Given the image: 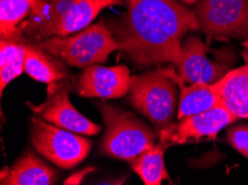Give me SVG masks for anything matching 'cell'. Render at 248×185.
<instances>
[{
    "instance_id": "obj_1",
    "label": "cell",
    "mask_w": 248,
    "mask_h": 185,
    "mask_svg": "<svg viewBox=\"0 0 248 185\" xmlns=\"http://www.w3.org/2000/svg\"><path fill=\"white\" fill-rule=\"evenodd\" d=\"M124 1L125 14L107 24L120 50L140 67L177 65L183 38L199 29L193 11L179 0Z\"/></svg>"
},
{
    "instance_id": "obj_2",
    "label": "cell",
    "mask_w": 248,
    "mask_h": 185,
    "mask_svg": "<svg viewBox=\"0 0 248 185\" xmlns=\"http://www.w3.org/2000/svg\"><path fill=\"white\" fill-rule=\"evenodd\" d=\"M124 0H36L21 28L26 43H38L51 37H67L87 28L108 7Z\"/></svg>"
},
{
    "instance_id": "obj_3",
    "label": "cell",
    "mask_w": 248,
    "mask_h": 185,
    "mask_svg": "<svg viewBox=\"0 0 248 185\" xmlns=\"http://www.w3.org/2000/svg\"><path fill=\"white\" fill-rule=\"evenodd\" d=\"M36 44L68 66L84 69L106 62L111 52L120 50V44L104 20L73 36L51 37Z\"/></svg>"
},
{
    "instance_id": "obj_4",
    "label": "cell",
    "mask_w": 248,
    "mask_h": 185,
    "mask_svg": "<svg viewBox=\"0 0 248 185\" xmlns=\"http://www.w3.org/2000/svg\"><path fill=\"white\" fill-rule=\"evenodd\" d=\"M106 124V133L100 144L103 154L131 163L155 146V133L133 113L107 103H97Z\"/></svg>"
},
{
    "instance_id": "obj_5",
    "label": "cell",
    "mask_w": 248,
    "mask_h": 185,
    "mask_svg": "<svg viewBox=\"0 0 248 185\" xmlns=\"http://www.w3.org/2000/svg\"><path fill=\"white\" fill-rule=\"evenodd\" d=\"M172 69H154L131 75L129 100L133 107L150 122L168 128L177 105V88Z\"/></svg>"
},
{
    "instance_id": "obj_6",
    "label": "cell",
    "mask_w": 248,
    "mask_h": 185,
    "mask_svg": "<svg viewBox=\"0 0 248 185\" xmlns=\"http://www.w3.org/2000/svg\"><path fill=\"white\" fill-rule=\"evenodd\" d=\"M31 124L33 146L51 163L62 169H70L87 157L92 149L90 140L51 126L40 118H32Z\"/></svg>"
},
{
    "instance_id": "obj_7",
    "label": "cell",
    "mask_w": 248,
    "mask_h": 185,
    "mask_svg": "<svg viewBox=\"0 0 248 185\" xmlns=\"http://www.w3.org/2000/svg\"><path fill=\"white\" fill-rule=\"evenodd\" d=\"M193 13L209 40L248 36V0H198Z\"/></svg>"
},
{
    "instance_id": "obj_8",
    "label": "cell",
    "mask_w": 248,
    "mask_h": 185,
    "mask_svg": "<svg viewBox=\"0 0 248 185\" xmlns=\"http://www.w3.org/2000/svg\"><path fill=\"white\" fill-rule=\"evenodd\" d=\"M69 90L70 84L63 80L48 85L47 99L39 105L28 102L29 108L40 119L60 129L82 135L98 134L101 130L98 124L85 118L70 103Z\"/></svg>"
},
{
    "instance_id": "obj_9",
    "label": "cell",
    "mask_w": 248,
    "mask_h": 185,
    "mask_svg": "<svg viewBox=\"0 0 248 185\" xmlns=\"http://www.w3.org/2000/svg\"><path fill=\"white\" fill-rule=\"evenodd\" d=\"M209 47L196 36L187 37L182 46V54L177 62L176 78L183 84L215 85L231 69L227 66L209 60Z\"/></svg>"
},
{
    "instance_id": "obj_10",
    "label": "cell",
    "mask_w": 248,
    "mask_h": 185,
    "mask_svg": "<svg viewBox=\"0 0 248 185\" xmlns=\"http://www.w3.org/2000/svg\"><path fill=\"white\" fill-rule=\"evenodd\" d=\"M131 75L126 66H90L74 78L75 91L81 97L122 98L129 92Z\"/></svg>"
},
{
    "instance_id": "obj_11",
    "label": "cell",
    "mask_w": 248,
    "mask_h": 185,
    "mask_svg": "<svg viewBox=\"0 0 248 185\" xmlns=\"http://www.w3.org/2000/svg\"><path fill=\"white\" fill-rule=\"evenodd\" d=\"M236 120L237 118L234 114L220 105L180 120L177 126H174V129L165 128L161 130L160 141L168 146L197 141L202 138H215L221 129Z\"/></svg>"
},
{
    "instance_id": "obj_12",
    "label": "cell",
    "mask_w": 248,
    "mask_h": 185,
    "mask_svg": "<svg viewBox=\"0 0 248 185\" xmlns=\"http://www.w3.org/2000/svg\"><path fill=\"white\" fill-rule=\"evenodd\" d=\"M57 172L31 152L1 172V185H54Z\"/></svg>"
},
{
    "instance_id": "obj_13",
    "label": "cell",
    "mask_w": 248,
    "mask_h": 185,
    "mask_svg": "<svg viewBox=\"0 0 248 185\" xmlns=\"http://www.w3.org/2000/svg\"><path fill=\"white\" fill-rule=\"evenodd\" d=\"M214 86L223 107L237 119L248 118V63L229 71Z\"/></svg>"
},
{
    "instance_id": "obj_14",
    "label": "cell",
    "mask_w": 248,
    "mask_h": 185,
    "mask_svg": "<svg viewBox=\"0 0 248 185\" xmlns=\"http://www.w3.org/2000/svg\"><path fill=\"white\" fill-rule=\"evenodd\" d=\"M24 70L30 78L47 85L62 81L67 75L62 60L30 43H25Z\"/></svg>"
},
{
    "instance_id": "obj_15",
    "label": "cell",
    "mask_w": 248,
    "mask_h": 185,
    "mask_svg": "<svg viewBox=\"0 0 248 185\" xmlns=\"http://www.w3.org/2000/svg\"><path fill=\"white\" fill-rule=\"evenodd\" d=\"M172 78L180 88V99L177 113L178 120H183L187 116L205 112L221 105L220 98L214 85H186V84L177 80L175 71H172Z\"/></svg>"
},
{
    "instance_id": "obj_16",
    "label": "cell",
    "mask_w": 248,
    "mask_h": 185,
    "mask_svg": "<svg viewBox=\"0 0 248 185\" xmlns=\"http://www.w3.org/2000/svg\"><path fill=\"white\" fill-rule=\"evenodd\" d=\"M36 0H0V36L3 40L26 43L21 28Z\"/></svg>"
},
{
    "instance_id": "obj_17",
    "label": "cell",
    "mask_w": 248,
    "mask_h": 185,
    "mask_svg": "<svg viewBox=\"0 0 248 185\" xmlns=\"http://www.w3.org/2000/svg\"><path fill=\"white\" fill-rule=\"evenodd\" d=\"M168 146L161 142L140 154L130 163L145 185H161L168 179V173L164 163V152Z\"/></svg>"
},
{
    "instance_id": "obj_18",
    "label": "cell",
    "mask_w": 248,
    "mask_h": 185,
    "mask_svg": "<svg viewBox=\"0 0 248 185\" xmlns=\"http://www.w3.org/2000/svg\"><path fill=\"white\" fill-rule=\"evenodd\" d=\"M25 67V43L14 40L0 41V92L14 79L19 77Z\"/></svg>"
},
{
    "instance_id": "obj_19",
    "label": "cell",
    "mask_w": 248,
    "mask_h": 185,
    "mask_svg": "<svg viewBox=\"0 0 248 185\" xmlns=\"http://www.w3.org/2000/svg\"><path fill=\"white\" fill-rule=\"evenodd\" d=\"M227 141L236 151L248 158V126H238L229 129Z\"/></svg>"
},
{
    "instance_id": "obj_20",
    "label": "cell",
    "mask_w": 248,
    "mask_h": 185,
    "mask_svg": "<svg viewBox=\"0 0 248 185\" xmlns=\"http://www.w3.org/2000/svg\"><path fill=\"white\" fill-rule=\"evenodd\" d=\"M124 182H125V179L115 180V181H111V182H100V183H96V184H85L84 170H80V171H78L77 173H75V174L69 176L68 179L66 180V182L63 185H124Z\"/></svg>"
},
{
    "instance_id": "obj_21",
    "label": "cell",
    "mask_w": 248,
    "mask_h": 185,
    "mask_svg": "<svg viewBox=\"0 0 248 185\" xmlns=\"http://www.w3.org/2000/svg\"><path fill=\"white\" fill-rule=\"evenodd\" d=\"M183 3H186V5H196L198 0H179Z\"/></svg>"
},
{
    "instance_id": "obj_22",
    "label": "cell",
    "mask_w": 248,
    "mask_h": 185,
    "mask_svg": "<svg viewBox=\"0 0 248 185\" xmlns=\"http://www.w3.org/2000/svg\"><path fill=\"white\" fill-rule=\"evenodd\" d=\"M243 44H244V47L248 49V36L246 37V39H245V41H244Z\"/></svg>"
}]
</instances>
